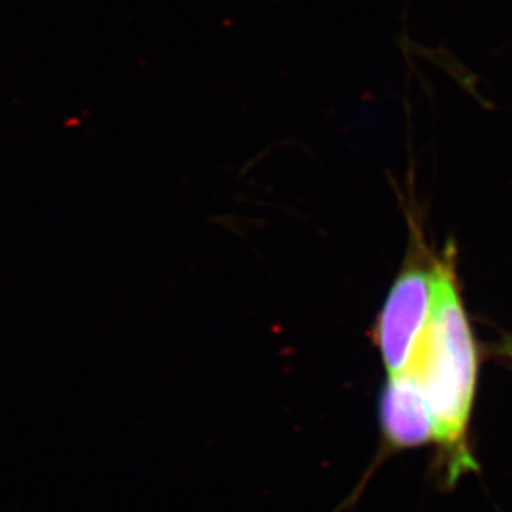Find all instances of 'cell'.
Listing matches in <instances>:
<instances>
[{
	"label": "cell",
	"mask_w": 512,
	"mask_h": 512,
	"mask_svg": "<svg viewBox=\"0 0 512 512\" xmlns=\"http://www.w3.org/2000/svg\"><path fill=\"white\" fill-rule=\"evenodd\" d=\"M433 308L406 370L423 389L441 448L444 481L456 483L476 469L468 446V424L476 386V351L459 300L453 271L434 266Z\"/></svg>",
	"instance_id": "cell-1"
},
{
	"label": "cell",
	"mask_w": 512,
	"mask_h": 512,
	"mask_svg": "<svg viewBox=\"0 0 512 512\" xmlns=\"http://www.w3.org/2000/svg\"><path fill=\"white\" fill-rule=\"evenodd\" d=\"M434 273L409 268L394 281L376 323V345L389 376L403 373L411 363L433 308Z\"/></svg>",
	"instance_id": "cell-2"
},
{
	"label": "cell",
	"mask_w": 512,
	"mask_h": 512,
	"mask_svg": "<svg viewBox=\"0 0 512 512\" xmlns=\"http://www.w3.org/2000/svg\"><path fill=\"white\" fill-rule=\"evenodd\" d=\"M380 421L386 441L393 448H416L434 441L431 411L411 371L389 376L381 393Z\"/></svg>",
	"instance_id": "cell-3"
},
{
	"label": "cell",
	"mask_w": 512,
	"mask_h": 512,
	"mask_svg": "<svg viewBox=\"0 0 512 512\" xmlns=\"http://www.w3.org/2000/svg\"><path fill=\"white\" fill-rule=\"evenodd\" d=\"M506 353H508V355H512V343H509L508 348H506Z\"/></svg>",
	"instance_id": "cell-4"
}]
</instances>
